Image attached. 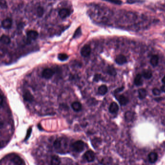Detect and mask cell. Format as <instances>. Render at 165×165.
Segmentation results:
<instances>
[{"mask_svg":"<svg viewBox=\"0 0 165 165\" xmlns=\"http://www.w3.org/2000/svg\"><path fill=\"white\" fill-rule=\"evenodd\" d=\"M103 1L108 2L117 5H121L122 4V2L121 0H103Z\"/></svg>","mask_w":165,"mask_h":165,"instance_id":"28","label":"cell"},{"mask_svg":"<svg viewBox=\"0 0 165 165\" xmlns=\"http://www.w3.org/2000/svg\"><path fill=\"white\" fill-rule=\"evenodd\" d=\"M69 58V56L65 53H60L58 55V59L61 61H65Z\"/></svg>","mask_w":165,"mask_h":165,"instance_id":"24","label":"cell"},{"mask_svg":"<svg viewBox=\"0 0 165 165\" xmlns=\"http://www.w3.org/2000/svg\"><path fill=\"white\" fill-rule=\"evenodd\" d=\"M0 41L3 44H9L11 42V40L9 36L6 35H3L0 38Z\"/></svg>","mask_w":165,"mask_h":165,"instance_id":"20","label":"cell"},{"mask_svg":"<svg viewBox=\"0 0 165 165\" xmlns=\"http://www.w3.org/2000/svg\"><path fill=\"white\" fill-rule=\"evenodd\" d=\"M143 83L142 79V75L140 74H138L134 79V84L136 86H141Z\"/></svg>","mask_w":165,"mask_h":165,"instance_id":"16","label":"cell"},{"mask_svg":"<svg viewBox=\"0 0 165 165\" xmlns=\"http://www.w3.org/2000/svg\"><path fill=\"white\" fill-rule=\"evenodd\" d=\"M108 92V88L105 85H102L99 86L98 89V94L99 95L104 96Z\"/></svg>","mask_w":165,"mask_h":165,"instance_id":"15","label":"cell"},{"mask_svg":"<svg viewBox=\"0 0 165 165\" xmlns=\"http://www.w3.org/2000/svg\"><path fill=\"white\" fill-rule=\"evenodd\" d=\"M115 61V62L119 65H123L127 62L126 57L123 55H118L116 57Z\"/></svg>","mask_w":165,"mask_h":165,"instance_id":"7","label":"cell"},{"mask_svg":"<svg viewBox=\"0 0 165 165\" xmlns=\"http://www.w3.org/2000/svg\"><path fill=\"white\" fill-rule=\"evenodd\" d=\"M101 79V75L99 74H96L94 76L93 80H94V81L97 82L99 81V80H100Z\"/></svg>","mask_w":165,"mask_h":165,"instance_id":"29","label":"cell"},{"mask_svg":"<svg viewBox=\"0 0 165 165\" xmlns=\"http://www.w3.org/2000/svg\"><path fill=\"white\" fill-rule=\"evenodd\" d=\"M152 94L155 96H158L161 94L160 91L157 88H154L152 90Z\"/></svg>","mask_w":165,"mask_h":165,"instance_id":"32","label":"cell"},{"mask_svg":"<svg viewBox=\"0 0 165 165\" xmlns=\"http://www.w3.org/2000/svg\"><path fill=\"white\" fill-rule=\"evenodd\" d=\"M143 0H127V3L129 4H133L135 3H142Z\"/></svg>","mask_w":165,"mask_h":165,"instance_id":"30","label":"cell"},{"mask_svg":"<svg viewBox=\"0 0 165 165\" xmlns=\"http://www.w3.org/2000/svg\"><path fill=\"white\" fill-rule=\"evenodd\" d=\"M0 7L3 8H7V3L5 0H0Z\"/></svg>","mask_w":165,"mask_h":165,"instance_id":"31","label":"cell"},{"mask_svg":"<svg viewBox=\"0 0 165 165\" xmlns=\"http://www.w3.org/2000/svg\"><path fill=\"white\" fill-rule=\"evenodd\" d=\"M114 96L121 106H125L128 102V98L123 95H118L117 94H114Z\"/></svg>","mask_w":165,"mask_h":165,"instance_id":"4","label":"cell"},{"mask_svg":"<svg viewBox=\"0 0 165 165\" xmlns=\"http://www.w3.org/2000/svg\"><path fill=\"white\" fill-rule=\"evenodd\" d=\"M162 82H163V83L165 84V76L163 78V79H162Z\"/></svg>","mask_w":165,"mask_h":165,"instance_id":"37","label":"cell"},{"mask_svg":"<svg viewBox=\"0 0 165 165\" xmlns=\"http://www.w3.org/2000/svg\"><path fill=\"white\" fill-rule=\"evenodd\" d=\"M59 14L60 18L62 19H65L70 15L71 11L68 9L63 8L60 10Z\"/></svg>","mask_w":165,"mask_h":165,"instance_id":"8","label":"cell"},{"mask_svg":"<svg viewBox=\"0 0 165 165\" xmlns=\"http://www.w3.org/2000/svg\"><path fill=\"white\" fill-rule=\"evenodd\" d=\"M138 93H139V98L140 99H143L147 95V92L144 89H140L138 90Z\"/></svg>","mask_w":165,"mask_h":165,"instance_id":"23","label":"cell"},{"mask_svg":"<svg viewBox=\"0 0 165 165\" xmlns=\"http://www.w3.org/2000/svg\"><path fill=\"white\" fill-rule=\"evenodd\" d=\"M27 36L29 39L35 40L38 37V33L36 31L31 30L27 33Z\"/></svg>","mask_w":165,"mask_h":165,"instance_id":"9","label":"cell"},{"mask_svg":"<svg viewBox=\"0 0 165 165\" xmlns=\"http://www.w3.org/2000/svg\"><path fill=\"white\" fill-rule=\"evenodd\" d=\"M107 73L109 75L112 76H116L117 74L116 70L114 68V67L112 65L108 66L107 68Z\"/></svg>","mask_w":165,"mask_h":165,"instance_id":"17","label":"cell"},{"mask_svg":"<svg viewBox=\"0 0 165 165\" xmlns=\"http://www.w3.org/2000/svg\"><path fill=\"white\" fill-rule=\"evenodd\" d=\"M32 128H30L28 129V132H27V134L26 137V138H25V140L28 139L29 138V137H30V136H31V133H32Z\"/></svg>","mask_w":165,"mask_h":165,"instance_id":"33","label":"cell"},{"mask_svg":"<svg viewBox=\"0 0 165 165\" xmlns=\"http://www.w3.org/2000/svg\"><path fill=\"white\" fill-rule=\"evenodd\" d=\"M82 34V32H81V29L80 28H78L77 29V30L75 31L74 35H73V38H78L80 35Z\"/></svg>","mask_w":165,"mask_h":165,"instance_id":"26","label":"cell"},{"mask_svg":"<svg viewBox=\"0 0 165 165\" xmlns=\"http://www.w3.org/2000/svg\"><path fill=\"white\" fill-rule=\"evenodd\" d=\"M12 161L15 164L23 165V164H25L23 160L21 158H20V157H19L18 156H14L13 158H12Z\"/></svg>","mask_w":165,"mask_h":165,"instance_id":"18","label":"cell"},{"mask_svg":"<svg viewBox=\"0 0 165 165\" xmlns=\"http://www.w3.org/2000/svg\"><path fill=\"white\" fill-rule=\"evenodd\" d=\"M1 143H0V148H1Z\"/></svg>","mask_w":165,"mask_h":165,"instance_id":"38","label":"cell"},{"mask_svg":"<svg viewBox=\"0 0 165 165\" xmlns=\"http://www.w3.org/2000/svg\"><path fill=\"white\" fill-rule=\"evenodd\" d=\"M84 158L88 162H92L95 159V155L94 152L91 150L86 151L84 155Z\"/></svg>","mask_w":165,"mask_h":165,"instance_id":"3","label":"cell"},{"mask_svg":"<svg viewBox=\"0 0 165 165\" xmlns=\"http://www.w3.org/2000/svg\"><path fill=\"white\" fill-rule=\"evenodd\" d=\"M44 9H43V7H39L37 8V14L38 17H42L44 14Z\"/></svg>","mask_w":165,"mask_h":165,"instance_id":"27","label":"cell"},{"mask_svg":"<svg viewBox=\"0 0 165 165\" xmlns=\"http://www.w3.org/2000/svg\"><path fill=\"white\" fill-rule=\"evenodd\" d=\"M134 115L133 112H132L131 111H127L125 113V120L126 121H128V122L132 121L133 118H134Z\"/></svg>","mask_w":165,"mask_h":165,"instance_id":"21","label":"cell"},{"mask_svg":"<svg viewBox=\"0 0 165 165\" xmlns=\"http://www.w3.org/2000/svg\"><path fill=\"white\" fill-rule=\"evenodd\" d=\"M12 24V21L9 18L5 19L2 22V27L5 29H9L11 27Z\"/></svg>","mask_w":165,"mask_h":165,"instance_id":"11","label":"cell"},{"mask_svg":"<svg viewBox=\"0 0 165 165\" xmlns=\"http://www.w3.org/2000/svg\"><path fill=\"white\" fill-rule=\"evenodd\" d=\"M161 89L162 90V91H163V92H164L165 93V84L161 87Z\"/></svg>","mask_w":165,"mask_h":165,"instance_id":"36","label":"cell"},{"mask_svg":"<svg viewBox=\"0 0 165 165\" xmlns=\"http://www.w3.org/2000/svg\"><path fill=\"white\" fill-rule=\"evenodd\" d=\"M71 106H72V108L73 110L75 111H76V112L79 111L82 109V104L80 103L79 102H78V101L73 102V103L72 104Z\"/></svg>","mask_w":165,"mask_h":165,"instance_id":"12","label":"cell"},{"mask_svg":"<svg viewBox=\"0 0 165 165\" xmlns=\"http://www.w3.org/2000/svg\"><path fill=\"white\" fill-rule=\"evenodd\" d=\"M85 147V144L82 140H77L72 145V148L73 151L80 152L84 151Z\"/></svg>","mask_w":165,"mask_h":165,"instance_id":"1","label":"cell"},{"mask_svg":"<svg viewBox=\"0 0 165 165\" xmlns=\"http://www.w3.org/2000/svg\"><path fill=\"white\" fill-rule=\"evenodd\" d=\"M124 87L123 86V87H120V88H118V89H117L115 90L114 91V94H118V93H120V92L124 90Z\"/></svg>","mask_w":165,"mask_h":165,"instance_id":"34","label":"cell"},{"mask_svg":"<svg viewBox=\"0 0 165 165\" xmlns=\"http://www.w3.org/2000/svg\"><path fill=\"white\" fill-rule=\"evenodd\" d=\"M148 158L150 163H154L157 159V154L155 152H151L148 155Z\"/></svg>","mask_w":165,"mask_h":165,"instance_id":"13","label":"cell"},{"mask_svg":"<svg viewBox=\"0 0 165 165\" xmlns=\"http://www.w3.org/2000/svg\"><path fill=\"white\" fill-rule=\"evenodd\" d=\"M91 51V49L90 46L88 45H86L81 48V54L82 56L84 57H87L90 54Z\"/></svg>","mask_w":165,"mask_h":165,"instance_id":"5","label":"cell"},{"mask_svg":"<svg viewBox=\"0 0 165 165\" xmlns=\"http://www.w3.org/2000/svg\"><path fill=\"white\" fill-rule=\"evenodd\" d=\"M109 112L112 114H115L119 110V107L116 102H112L110 105L109 108Z\"/></svg>","mask_w":165,"mask_h":165,"instance_id":"6","label":"cell"},{"mask_svg":"<svg viewBox=\"0 0 165 165\" xmlns=\"http://www.w3.org/2000/svg\"><path fill=\"white\" fill-rule=\"evenodd\" d=\"M54 147L56 149H59L61 147V141L60 139H57L54 142Z\"/></svg>","mask_w":165,"mask_h":165,"instance_id":"25","label":"cell"},{"mask_svg":"<svg viewBox=\"0 0 165 165\" xmlns=\"http://www.w3.org/2000/svg\"><path fill=\"white\" fill-rule=\"evenodd\" d=\"M54 74H55V71L53 69L49 68H47L43 71L42 73V76L43 77L47 79H48L51 78L54 76Z\"/></svg>","mask_w":165,"mask_h":165,"instance_id":"2","label":"cell"},{"mask_svg":"<svg viewBox=\"0 0 165 165\" xmlns=\"http://www.w3.org/2000/svg\"><path fill=\"white\" fill-rule=\"evenodd\" d=\"M158 57L157 55L152 56L150 60V63L153 66H156L158 63Z\"/></svg>","mask_w":165,"mask_h":165,"instance_id":"19","label":"cell"},{"mask_svg":"<svg viewBox=\"0 0 165 165\" xmlns=\"http://www.w3.org/2000/svg\"><path fill=\"white\" fill-rule=\"evenodd\" d=\"M23 98L25 101L32 102L34 100V97L32 94L28 91H26L23 94Z\"/></svg>","mask_w":165,"mask_h":165,"instance_id":"10","label":"cell"},{"mask_svg":"<svg viewBox=\"0 0 165 165\" xmlns=\"http://www.w3.org/2000/svg\"><path fill=\"white\" fill-rule=\"evenodd\" d=\"M51 164L53 165H59L61 163V160L59 156L57 155H54L51 158Z\"/></svg>","mask_w":165,"mask_h":165,"instance_id":"14","label":"cell"},{"mask_svg":"<svg viewBox=\"0 0 165 165\" xmlns=\"http://www.w3.org/2000/svg\"><path fill=\"white\" fill-rule=\"evenodd\" d=\"M142 76L146 79H150L152 77V72L149 70H145L142 72Z\"/></svg>","mask_w":165,"mask_h":165,"instance_id":"22","label":"cell"},{"mask_svg":"<svg viewBox=\"0 0 165 165\" xmlns=\"http://www.w3.org/2000/svg\"><path fill=\"white\" fill-rule=\"evenodd\" d=\"M3 103V96L0 95V105H2Z\"/></svg>","mask_w":165,"mask_h":165,"instance_id":"35","label":"cell"}]
</instances>
